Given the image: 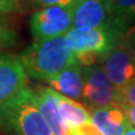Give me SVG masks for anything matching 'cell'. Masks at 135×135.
<instances>
[{"instance_id":"6da1fadb","label":"cell","mask_w":135,"mask_h":135,"mask_svg":"<svg viewBox=\"0 0 135 135\" xmlns=\"http://www.w3.org/2000/svg\"><path fill=\"white\" fill-rule=\"evenodd\" d=\"M129 28L127 20L114 15L108 23L92 31L82 32L72 28L66 33L65 40L74 51L77 61L82 66H88L103 62Z\"/></svg>"},{"instance_id":"7a4b0ae2","label":"cell","mask_w":135,"mask_h":135,"mask_svg":"<svg viewBox=\"0 0 135 135\" xmlns=\"http://www.w3.org/2000/svg\"><path fill=\"white\" fill-rule=\"evenodd\" d=\"M19 60L27 75L44 81L78 62L74 51L66 43L65 36L35 40L19 55Z\"/></svg>"},{"instance_id":"3957f363","label":"cell","mask_w":135,"mask_h":135,"mask_svg":"<svg viewBox=\"0 0 135 135\" xmlns=\"http://www.w3.org/2000/svg\"><path fill=\"white\" fill-rule=\"evenodd\" d=\"M0 128L11 135H54L28 87L0 107Z\"/></svg>"},{"instance_id":"277c9868","label":"cell","mask_w":135,"mask_h":135,"mask_svg":"<svg viewBox=\"0 0 135 135\" xmlns=\"http://www.w3.org/2000/svg\"><path fill=\"white\" fill-rule=\"evenodd\" d=\"M82 100L91 109L108 106H119L120 90L114 86L104 66L94 64L82 68Z\"/></svg>"},{"instance_id":"5b68a950","label":"cell","mask_w":135,"mask_h":135,"mask_svg":"<svg viewBox=\"0 0 135 135\" xmlns=\"http://www.w3.org/2000/svg\"><path fill=\"white\" fill-rule=\"evenodd\" d=\"M75 7L50 6L41 8L31 18V32L35 40L65 36L73 28Z\"/></svg>"},{"instance_id":"8992f818","label":"cell","mask_w":135,"mask_h":135,"mask_svg":"<svg viewBox=\"0 0 135 135\" xmlns=\"http://www.w3.org/2000/svg\"><path fill=\"white\" fill-rule=\"evenodd\" d=\"M101 63L110 81L118 90H122L135 79V59L125 36Z\"/></svg>"},{"instance_id":"52a82bcc","label":"cell","mask_w":135,"mask_h":135,"mask_svg":"<svg viewBox=\"0 0 135 135\" xmlns=\"http://www.w3.org/2000/svg\"><path fill=\"white\" fill-rule=\"evenodd\" d=\"M27 73L19 55L0 52V107L26 88Z\"/></svg>"},{"instance_id":"ba28073f","label":"cell","mask_w":135,"mask_h":135,"mask_svg":"<svg viewBox=\"0 0 135 135\" xmlns=\"http://www.w3.org/2000/svg\"><path fill=\"white\" fill-rule=\"evenodd\" d=\"M110 6L103 0H81L74 9L73 28L92 31L108 23L113 18Z\"/></svg>"},{"instance_id":"9c48e42d","label":"cell","mask_w":135,"mask_h":135,"mask_svg":"<svg viewBox=\"0 0 135 135\" xmlns=\"http://www.w3.org/2000/svg\"><path fill=\"white\" fill-rule=\"evenodd\" d=\"M91 122L103 135H124L131 125L120 106L94 108L90 110Z\"/></svg>"},{"instance_id":"30bf717a","label":"cell","mask_w":135,"mask_h":135,"mask_svg":"<svg viewBox=\"0 0 135 135\" xmlns=\"http://www.w3.org/2000/svg\"><path fill=\"white\" fill-rule=\"evenodd\" d=\"M35 92V99L40 112L54 135H72V131L65 125L59 110L54 90L51 87H38Z\"/></svg>"},{"instance_id":"8fae6325","label":"cell","mask_w":135,"mask_h":135,"mask_svg":"<svg viewBox=\"0 0 135 135\" xmlns=\"http://www.w3.org/2000/svg\"><path fill=\"white\" fill-rule=\"evenodd\" d=\"M82 65L79 62L65 68L55 77L45 81L53 90L70 99H82L83 92V74Z\"/></svg>"},{"instance_id":"7c38bea8","label":"cell","mask_w":135,"mask_h":135,"mask_svg":"<svg viewBox=\"0 0 135 135\" xmlns=\"http://www.w3.org/2000/svg\"><path fill=\"white\" fill-rule=\"evenodd\" d=\"M54 96H55L60 114L69 129L74 131L86 124L92 123L90 112L81 104L59 94L55 90H54Z\"/></svg>"},{"instance_id":"4fadbf2b","label":"cell","mask_w":135,"mask_h":135,"mask_svg":"<svg viewBox=\"0 0 135 135\" xmlns=\"http://www.w3.org/2000/svg\"><path fill=\"white\" fill-rule=\"evenodd\" d=\"M110 9L113 15L126 19L129 24L135 20V0H114Z\"/></svg>"},{"instance_id":"5bb4252c","label":"cell","mask_w":135,"mask_h":135,"mask_svg":"<svg viewBox=\"0 0 135 135\" xmlns=\"http://www.w3.org/2000/svg\"><path fill=\"white\" fill-rule=\"evenodd\" d=\"M17 43V33L9 27L0 24V50L12 47Z\"/></svg>"},{"instance_id":"9a60e30c","label":"cell","mask_w":135,"mask_h":135,"mask_svg":"<svg viewBox=\"0 0 135 135\" xmlns=\"http://www.w3.org/2000/svg\"><path fill=\"white\" fill-rule=\"evenodd\" d=\"M120 104H129L135 106V79L120 90Z\"/></svg>"},{"instance_id":"2e32d148","label":"cell","mask_w":135,"mask_h":135,"mask_svg":"<svg viewBox=\"0 0 135 135\" xmlns=\"http://www.w3.org/2000/svg\"><path fill=\"white\" fill-rule=\"evenodd\" d=\"M81 0H35L36 5L41 6L42 8L50 7V6H62V7H75Z\"/></svg>"},{"instance_id":"e0dca14e","label":"cell","mask_w":135,"mask_h":135,"mask_svg":"<svg viewBox=\"0 0 135 135\" xmlns=\"http://www.w3.org/2000/svg\"><path fill=\"white\" fill-rule=\"evenodd\" d=\"M20 3L18 0H0V12L1 14H9L17 12L20 10Z\"/></svg>"},{"instance_id":"ac0fdd59","label":"cell","mask_w":135,"mask_h":135,"mask_svg":"<svg viewBox=\"0 0 135 135\" xmlns=\"http://www.w3.org/2000/svg\"><path fill=\"white\" fill-rule=\"evenodd\" d=\"M72 135H103V134L96 128L94 124L89 123L72 131Z\"/></svg>"},{"instance_id":"d6986e66","label":"cell","mask_w":135,"mask_h":135,"mask_svg":"<svg viewBox=\"0 0 135 135\" xmlns=\"http://www.w3.org/2000/svg\"><path fill=\"white\" fill-rule=\"evenodd\" d=\"M119 106L125 112L126 116L128 117V119L131 122V124H132V126L135 127V106L134 105H129V104H120Z\"/></svg>"},{"instance_id":"ffe728a7","label":"cell","mask_w":135,"mask_h":135,"mask_svg":"<svg viewBox=\"0 0 135 135\" xmlns=\"http://www.w3.org/2000/svg\"><path fill=\"white\" fill-rule=\"evenodd\" d=\"M125 40L127 42L129 49L132 51L133 56L135 59V26L131 27L127 31V33H126V35H125Z\"/></svg>"},{"instance_id":"44dd1931","label":"cell","mask_w":135,"mask_h":135,"mask_svg":"<svg viewBox=\"0 0 135 135\" xmlns=\"http://www.w3.org/2000/svg\"><path fill=\"white\" fill-rule=\"evenodd\" d=\"M124 135H135V127L132 126V124L128 126V128L126 129V132L124 133Z\"/></svg>"},{"instance_id":"7402d4cb","label":"cell","mask_w":135,"mask_h":135,"mask_svg":"<svg viewBox=\"0 0 135 135\" xmlns=\"http://www.w3.org/2000/svg\"><path fill=\"white\" fill-rule=\"evenodd\" d=\"M103 1H104V2H106V3H108V5L110 6L112 3H113V1H114V0H103Z\"/></svg>"},{"instance_id":"603a6c76","label":"cell","mask_w":135,"mask_h":135,"mask_svg":"<svg viewBox=\"0 0 135 135\" xmlns=\"http://www.w3.org/2000/svg\"><path fill=\"white\" fill-rule=\"evenodd\" d=\"M2 19V16H1V12H0V20H1ZM0 24H1V23H0Z\"/></svg>"}]
</instances>
